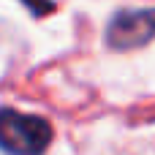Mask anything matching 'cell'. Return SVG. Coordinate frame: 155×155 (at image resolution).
Listing matches in <instances>:
<instances>
[{"mask_svg":"<svg viewBox=\"0 0 155 155\" xmlns=\"http://www.w3.org/2000/svg\"><path fill=\"white\" fill-rule=\"evenodd\" d=\"M106 46L128 52L150 44L155 38V8H120L106 25Z\"/></svg>","mask_w":155,"mask_h":155,"instance_id":"obj_2","label":"cell"},{"mask_svg":"<svg viewBox=\"0 0 155 155\" xmlns=\"http://www.w3.org/2000/svg\"><path fill=\"white\" fill-rule=\"evenodd\" d=\"M33 16H46V14H52L54 11V3L52 0H19Z\"/></svg>","mask_w":155,"mask_h":155,"instance_id":"obj_3","label":"cell"},{"mask_svg":"<svg viewBox=\"0 0 155 155\" xmlns=\"http://www.w3.org/2000/svg\"><path fill=\"white\" fill-rule=\"evenodd\" d=\"M52 144V125L38 114L0 106V150L5 155H44Z\"/></svg>","mask_w":155,"mask_h":155,"instance_id":"obj_1","label":"cell"}]
</instances>
